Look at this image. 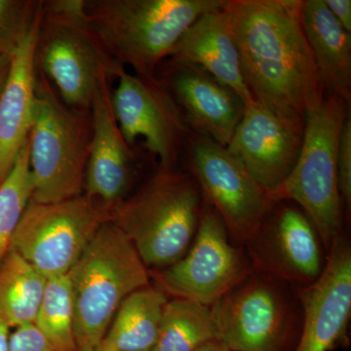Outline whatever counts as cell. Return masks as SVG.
Segmentation results:
<instances>
[{"label":"cell","mask_w":351,"mask_h":351,"mask_svg":"<svg viewBox=\"0 0 351 351\" xmlns=\"http://www.w3.org/2000/svg\"><path fill=\"white\" fill-rule=\"evenodd\" d=\"M304 327L295 351H329L348 339L351 314V248L341 235L332 242L319 278L300 288Z\"/></svg>","instance_id":"cell-15"},{"label":"cell","mask_w":351,"mask_h":351,"mask_svg":"<svg viewBox=\"0 0 351 351\" xmlns=\"http://www.w3.org/2000/svg\"><path fill=\"white\" fill-rule=\"evenodd\" d=\"M29 142L23 147L15 164L0 184V261L10 250L11 241L27 203L32 199Z\"/></svg>","instance_id":"cell-25"},{"label":"cell","mask_w":351,"mask_h":351,"mask_svg":"<svg viewBox=\"0 0 351 351\" xmlns=\"http://www.w3.org/2000/svg\"><path fill=\"white\" fill-rule=\"evenodd\" d=\"M228 0L86 1L88 24L108 55L136 75L154 77L157 66L200 16Z\"/></svg>","instance_id":"cell-2"},{"label":"cell","mask_w":351,"mask_h":351,"mask_svg":"<svg viewBox=\"0 0 351 351\" xmlns=\"http://www.w3.org/2000/svg\"><path fill=\"white\" fill-rule=\"evenodd\" d=\"M172 64L171 89L188 126L195 134L228 147L243 117V101L198 66Z\"/></svg>","instance_id":"cell-17"},{"label":"cell","mask_w":351,"mask_h":351,"mask_svg":"<svg viewBox=\"0 0 351 351\" xmlns=\"http://www.w3.org/2000/svg\"><path fill=\"white\" fill-rule=\"evenodd\" d=\"M253 272L250 256L230 243L221 217L203 201L193 246L159 280L176 298L211 306Z\"/></svg>","instance_id":"cell-10"},{"label":"cell","mask_w":351,"mask_h":351,"mask_svg":"<svg viewBox=\"0 0 351 351\" xmlns=\"http://www.w3.org/2000/svg\"><path fill=\"white\" fill-rule=\"evenodd\" d=\"M202 197L193 175L160 168L138 193L112 207L110 219L128 237L145 267H170L195 239Z\"/></svg>","instance_id":"cell-4"},{"label":"cell","mask_w":351,"mask_h":351,"mask_svg":"<svg viewBox=\"0 0 351 351\" xmlns=\"http://www.w3.org/2000/svg\"><path fill=\"white\" fill-rule=\"evenodd\" d=\"M55 351L77 350L75 306L68 274L46 280L43 300L34 323Z\"/></svg>","instance_id":"cell-24"},{"label":"cell","mask_w":351,"mask_h":351,"mask_svg":"<svg viewBox=\"0 0 351 351\" xmlns=\"http://www.w3.org/2000/svg\"><path fill=\"white\" fill-rule=\"evenodd\" d=\"M108 210L87 195L56 203L31 199L14 233L10 250L46 279L68 274L99 228L110 219Z\"/></svg>","instance_id":"cell-8"},{"label":"cell","mask_w":351,"mask_h":351,"mask_svg":"<svg viewBox=\"0 0 351 351\" xmlns=\"http://www.w3.org/2000/svg\"><path fill=\"white\" fill-rule=\"evenodd\" d=\"M248 246L254 269L284 282L311 285L324 269L317 230L298 208L272 210Z\"/></svg>","instance_id":"cell-14"},{"label":"cell","mask_w":351,"mask_h":351,"mask_svg":"<svg viewBox=\"0 0 351 351\" xmlns=\"http://www.w3.org/2000/svg\"><path fill=\"white\" fill-rule=\"evenodd\" d=\"M108 82V77L101 80L90 108L91 142L84 184L88 196L110 209L125 195L133 156L113 112Z\"/></svg>","instance_id":"cell-16"},{"label":"cell","mask_w":351,"mask_h":351,"mask_svg":"<svg viewBox=\"0 0 351 351\" xmlns=\"http://www.w3.org/2000/svg\"><path fill=\"white\" fill-rule=\"evenodd\" d=\"M325 5L341 27L351 34L350 0H324Z\"/></svg>","instance_id":"cell-29"},{"label":"cell","mask_w":351,"mask_h":351,"mask_svg":"<svg viewBox=\"0 0 351 351\" xmlns=\"http://www.w3.org/2000/svg\"><path fill=\"white\" fill-rule=\"evenodd\" d=\"M10 329V325L0 316V351H9Z\"/></svg>","instance_id":"cell-30"},{"label":"cell","mask_w":351,"mask_h":351,"mask_svg":"<svg viewBox=\"0 0 351 351\" xmlns=\"http://www.w3.org/2000/svg\"><path fill=\"white\" fill-rule=\"evenodd\" d=\"M350 106L336 96H325L306 112L304 138L294 169L274 195L277 203L293 200L302 208L321 242L329 251L343 226L337 177V151Z\"/></svg>","instance_id":"cell-7"},{"label":"cell","mask_w":351,"mask_h":351,"mask_svg":"<svg viewBox=\"0 0 351 351\" xmlns=\"http://www.w3.org/2000/svg\"><path fill=\"white\" fill-rule=\"evenodd\" d=\"M36 66L55 83L64 103L87 112L101 80L124 69L95 36L83 0L43 2Z\"/></svg>","instance_id":"cell-6"},{"label":"cell","mask_w":351,"mask_h":351,"mask_svg":"<svg viewBox=\"0 0 351 351\" xmlns=\"http://www.w3.org/2000/svg\"><path fill=\"white\" fill-rule=\"evenodd\" d=\"M117 78L112 108L127 144L144 138L160 168L175 169L189 126L174 97L156 77L129 75L124 69Z\"/></svg>","instance_id":"cell-12"},{"label":"cell","mask_w":351,"mask_h":351,"mask_svg":"<svg viewBox=\"0 0 351 351\" xmlns=\"http://www.w3.org/2000/svg\"><path fill=\"white\" fill-rule=\"evenodd\" d=\"M68 276L80 351L100 348L122 302L149 285L147 267L110 219L95 233Z\"/></svg>","instance_id":"cell-3"},{"label":"cell","mask_w":351,"mask_h":351,"mask_svg":"<svg viewBox=\"0 0 351 351\" xmlns=\"http://www.w3.org/2000/svg\"><path fill=\"white\" fill-rule=\"evenodd\" d=\"M337 177L341 197L346 209L351 208V117L350 112L343 122L337 151Z\"/></svg>","instance_id":"cell-27"},{"label":"cell","mask_w":351,"mask_h":351,"mask_svg":"<svg viewBox=\"0 0 351 351\" xmlns=\"http://www.w3.org/2000/svg\"><path fill=\"white\" fill-rule=\"evenodd\" d=\"M223 10L254 100L304 122L325 92L302 23V0H228Z\"/></svg>","instance_id":"cell-1"},{"label":"cell","mask_w":351,"mask_h":351,"mask_svg":"<svg viewBox=\"0 0 351 351\" xmlns=\"http://www.w3.org/2000/svg\"><path fill=\"white\" fill-rule=\"evenodd\" d=\"M195 351H228L217 341H209Z\"/></svg>","instance_id":"cell-32"},{"label":"cell","mask_w":351,"mask_h":351,"mask_svg":"<svg viewBox=\"0 0 351 351\" xmlns=\"http://www.w3.org/2000/svg\"><path fill=\"white\" fill-rule=\"evenodd\" d=\"M89 113L64 106L38 73L27 140L32 200L56 203L82 195L91 142Z\"/></svg>","instance_id":"cell-5"},{"label":"cell","mask_w":351,"mask_h":351,"mask_svg":"<svg viewBox=\"0 0 351 351\" xmlns=\"http://www.w3.org/2000/svg\"><path fill=\"white\" fill-rule=\"evenodd\" d=\"M87 351H103L101 350V348H96V350H87Z\"/></svg>","instance_id":"cell-33"},{"label":"cell","mask_w":351,"mask_h":351,"mask_svg":"<svg viewBox=\"0 0 351 351\" xmlns=\"http://www.w3.org/2000/svg\"><path fill=\"white\" fill-rule=\"evenodd\" d=\"M9 68H10V58L0 56V95H1L4 84H5Z\"/></svg>","instance_id":"cell-31"},{"label":"cell","mask_w":351,"mask_h":351,"mask_svg":"<svg viewBox=\"0 0 351 351\" xmlns=\"http://www.w3.org/2000/svg\"><path fill=\"white\" fill-rule=\"evenodd\" d=\"M43 1L0 0V56L10 58L36 25Z\"/></svg>","instance_id":"cell-26"},{"label":"cell","mask_w":351,"mask_h":351,"mask_svg":"<svg viewBox=\"0 0 351 351\" xmlns=\"http://www.w3.org/2000/svg\"><path fill=\"white\" fill-rule=\"evenodd\" d=\"M191 173L228 235L248 245L277 202L226 147L195 134L189 138Z\"/></svg>","instance_id":"cell-9"},{"label":"cell","mask_w":351,"mask_h":351,"mask_svg":"<svg viewBox=\"0 0 351 351\" xmlns=\"http://www.w3.org/2000/svg\"><path fill=\"white\" fill-rule=\"evenodd\" d=\"M9 351H55L34 324L15 328L11 332Z\"/></svg>","instance_id":"cell-28"},{"label":"cell","mask_w":351,"mask_h":351,"mask_svg":"<svg viewBox=\"0 0 351 351\" xmlns=\"http://www.w3.org/2000/svg\"><path fill=\"white\" fill-rule=\"evenodd\" d=\"M304 130V122L281 117L254 100L245 106L226 149L274 197L294 169Z\"/></svg>","instance_id":"cell-13"},{"label":"cell","mask_w":351,"mask_h":351,"mask_svg":"<svg viewBox=\"0 0 351 351\" xmlns=\"http://www.w3.org/2000/svg\"><path fill=\"white\" fill-rule=\"evenodd\" d=\"M41 19L43 11L27 38L10 57V68L0 95V184L29 140L36 101V48Z\"/></svg>","instance_id":"cell-18"},{"label":"cell","mask_w":351,"mask_h":351,"mask_svg":"<svg viewBox=\"0 0 351 351\" xmlns=\"http://www.w3.org/2000/svg\"><path fill=\"white\" fill-rule=\"evenodd\" d=\"M284 286L276 277L253 272L212 304L217 341L228 351H280L294 319Z\"/></svg>","instance_id":"cell-11"},{"label":"cell","mask_w":351,"mask_h":351,"mask_svg":"<svg viewBox=\"0 0 351 351\" xmlns=\"http://www.w3.org/2000/svg\"><path fill=\"white\" fill-rule=\"evenodd\" d=\"M304 34L325 95L351 103V34L332 17L324 0H302Z\"/></svg>","instance_id":"cell-20"},{"label":"cell","mask_w":351,"mask_h":351,"mask_svg":"<svg viewBox=\"0 0 351 351\" xmlns=\"http://www.w3.org/2000/svg\"><path fill=\"white\" fill-rule=\"evenodd\" d=\"M46 280L17 252L6 254L0 265V316L11 328L34 324Z\"/></svg>","instance_id":"cell-22"},{"label":"cell","mask_w":351,"mask_h":351,"mask_svg":"<svg viewBox=\"0 0 351 351\" xmlns=\"http://www.w3.org/2000/svg\"><path fill=\"white\" fill-rule=\"evenodd\" d=\"M167 297L147 286L120 304L101 343L103 351H152L156 345Z\"/></svg>","instance_id":"cell-21"},{"label":"cell","mask_w":351,"mask_h":351,"mask_svg":"<svg viewBox=\"0 0 351 351\" xmlns=\"http://www.w3.org/2000/svg\"><path fill=\"white\" fill-rule=\"evenodd\" d=\"M212 341H217V331L210 306L176 298L164 307L152 351H195Z\"/></svg>","instance_id":"cell-23"},{"label":"cell","mask_w":351,"mask_h":351,"mask_svg":"<svg viewBox=\"0 0 351 351\" xmlns=\"http://www.w3.org/2000/svg\"><path fill=\"white\" fill-rule=\"evenodd\" d=\"M169 57L172 63L206 71L239 95L245 106L254 101L223 8L200 16L176 43Z\"/></svg>","instance_id":"cell-19"}]
</instances>
